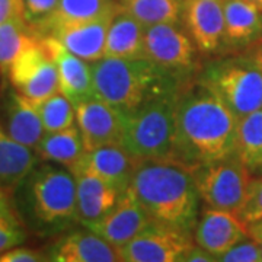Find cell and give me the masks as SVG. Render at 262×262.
Instances as JSON below:
<instances>
[{
  "instance_id": "obj_25",
  "label": "cell",
  "mask_w": 262,
  "mask_h": 262,
  "mask_svg": "<svg viewBox=\"0 0 262 262\" xmlns=\"http://www.w3.org/2000/svg\"><path fill=\"white\" fill-rule=\"evenodd\" d=\"M39 159L72 169L86 153L83 139L77 125L56 133H46L37 146Z\"/></svg>"
},
{
  "instance_id": "obj_18",
  "label": "cell",
  "mask_w": 262,
  "mask_h": 262,
  "mask_svg": "<svg viewBox=\"0 0 262 262\" xmlns=\"http://www.w3.org/2000/svg\"><path fill=\"white\" fill-rule=\"evenodd\" d=\"M76 178V196H77V222L89 226L110 213L122 196L111 184L106 181L77 172Z\"/></svg>"
},
{
  "instance_id": "obj_7",
  "label": "cell",
  "mask_w": 262,
  "mask_h": 262,
  "mask_svg": "<svg viewBox=\"0 0 262 262\" xmlns=\"http://www.w3.org/2000/svg\"><path fill=\"white\" fill-rule=\"evenodd\" d=\"M196 191L204 206L239 214L251 187V170L233 153L192 170Z\"/></svg>"
},
{
  "instance_id": "obj_28",
  "label": "cell",
  "mask_w": 262,
  "mask_h": 262,
  "mask_svg": "<svg viewBox=\"0 0 262 262\" xmlns=\"http://www.w3.org/2000/svg\"><path fill=\"white\" fill-rule=\"evenodd\" d=\"M118 6L144 27L179 22L182 13V0H120Z\"/></svg>"
},
{
  "instance_id": "obj_9",
  "label": "cell",
  "mask_w": 262,
  "mask_h": 262,
  "mask_svg": "<svg viewBox=\"0 0 262 262\" xmlns=\"http://www.w3.org/2000/svg\"><path fill=\"white\" fill-rule=\"evenodd\" d=\"M189 246H192L191 233L151 222L121 246L118 253L120 259L125 262H175Z\"/></svg>"
},
{
  "instance_id": "obj_8",
  "label": "cell",
  "mask_w": 262,
  "mask_h": 262,
  "mask_svg": "<svg viewBox=\"0 0 262 262\" xmlns=\"http://www.w3.org/2000/svg\"><path fill=\"white\" fill-rule=\"evenodd\" d=\"M8 76L15 91L37 106L60 92L57 67L42 47L41 38L16 57Z\"/></svg>"
},
{
  "instance_id": "obj_16",
  "label": "cell",
  "mask_w": 262,
  "mask_h": 262,
  "mask_svg": "<svg viewBox=\"0 0 262 262\" xmlns=\"http://www.w3.org/2000/svg\"><path fill=\"white\" fill-rule=\"evenodd\" d=\"M151 223L147 213L133 198L128 191H125L117 206L110 213L103 215L98 222L86 226L88 230L101 236L108 244L120 249L136 237L143 229Z\"/></svg>"
},
{
  "instance_id": "obj_1",
  "label": "cell",
  "mask_w": 262,
  "mask_h": 262,
  "mask_svg": "<svg viewBox=\"0 0 262 262\" xmlns=\"http://www.w3.org/2000/svg\"><path fill=\"white\" fill-rule=\"evenodd\" d=\"M173 158L194 170L234 153L237 118L206 84L181 91Z\"/></svg>"
},
{
  "instance_id": "obj_17",
  "label": "cell",
  "mask_w": 262,
  "mask_h": 262,
  "mask_svg": "<svg viewBox=\"0 0 262 262\" xmlns=\"http://www.w3.org/2000/svg\"><path fill=\"white\" fill-rule=\"evenodd\" d=\"M48 259L56 262H115L121 261L118 249L92 230H76L61 236L51 245Z\"/></svg>"
},
{
  "instance_id": "obj_24",
  "label": "cell",
  "mask_w": 262,
  "mask_h": 262,
  "mask_svg": "<svg viewBox=\"0 0 262 262\" xmlns=\"http://www.w3.org/2000/svg\"><path fill=\"white\" fill-rule=\"evenodd\" d=\"M34 149L10 137L0 125V187L8 192L16 188L37 166Z\"/></svg>"
},
{
  "instance_id": "obj_2",
  "label": "cell",
  "mask_w": 262,
  "mask_h": 262,
  "mask_svg": "<svg viewBox=\"0 0 262 262\" xmlns=\"http://www.w3.org/2000/svg\"><path fill=\"white\" fill-rule=\"evenodd\" d=\"M151 222L194 233L200 195L192 170L175 159L139 162L127 188Z\"/></svg>"
},
{
  "instance_id": "obj_27",
  "label": "cell",
  "mask_w": 262,
  "mask_h": 262,
  "mask_svg": "<svg viewBox=\"0 0 262 262\" xmlns=\"http://www.w3.org/2000/svg\"><path fill=\"white\" fill-rule=\"evenodd\" d=\"M234 153L248 169H262V110L237 120Z\"/></svg>"
},
{
  "instance_id": "obj_29",
  "label": "cell",
  "mask_w": 262,
  "mask_h": 262,
  "mask_svg": "<svg viewBox=\"0 0 262 262\" xmlns=\"http://www.w3.org/2000/svg\"><path fill=\"white\" fill-rule=\"evenodd\" d=\"M46 133H56L75 125L76 108L64 95L57 92L37 106Z\"/></svg>"
},
{
  "instance_id": "obj_3",
  "label": "cell",
  "mask_w": 262,
  "mask_h": 262,
  "mask_svg": "<svg viewBox=\"0 0 262 262\" xmlns=\"http://www.w3.org/2000/svg\"><path fill=\"white\" fill-rule=\"evenodd\" d=\"M16 191L20 213L34 230L61 232L77 222L76 178L70 169L37 165Z\"/></svg>"
},
{
  "instance_id": "obj_21",
  "label": "cell",
  "mask_w": 262,
  "mask_h": 262,
  "mask_svg": "<svg viewBox=\"0 0 262 262\" xmlns=\"http://www.w3.org/2000/svg\"><path fill=\"white\" fill-rule=\"evenodd\" d=\"M5 122L10 137L34 150L46 134L37 105L29 102L18 91L8 95L5 103Z\"/></svg>"
},
{
  "instance_id": "obj_38",
  "label": "cell",
  "mask_w": 262,
  "mask_h": 262,
  "mask_svg": "<svg viewBox=\"0 0 262 262\" xmlns=\"http://www.w3.org/2000/svg\"><path fill=\"white\" fill-rule=\"evenodd\" d=\"M248 226V233H249V237L255 239L256 242H262V219L258 220V222H253V223H249Z\"/></svg>"
},
{
  "instance_id": "obj_11",
  "label": "cell",
  "mask_w": 262,
  "mask_h": 262,
  "mask_svg": "<svg viewBox=\"0 0 262 262\" xmlns=\"http://www.w3.org/2000/svg\"><path fill=\"white\" fill-rule=\"evenodd\" d=\"M76 122L86 150L106 144H122L125 115L98 96L77 103Z\"/></svg>"
},
{
  "instance_id": "obj_6",
  "label": "cell",
  "mask_w": 262,
  "mask_h": 262,
  "mask_svg": "<svg viewBox=\"0 0 262 262\" xmlns=\"http://www.w3.org/2000/svg\"><path fill=\"white\" fill-rule=\"evenodd\" d=\"M201 83L213 91L239 120L262 110V72L251 56L211 63Z\"/></svg>"
},
{
  "instance_id": "obj_36",
  "label": "cell",
  "mask_w": 262,
  "mask_h": 262,
  "mask_svg": "<svg viewBox=\"0 0 262 262\" xmlns=\"http://www.w3.org/2000/svg\"><path fill=\"white\" fill-rule=\"evenodd\" d=\"M16 15H24V0H0V25Z\"/></svg>"
},
{
  "instance_id": "obj_4",
  "label": "cell",
  "mask_w": 262,
  "mask_h": 262,
  "mask_svg": "<svg viewBox=\"0 0 262 262\" xmlns=\"http://www.w3.org/2000/svg\"><path fill=\"white\" fill-rule=\"evenodd\" d=\"M95 96L111 103L124 115L134 113L155 95L173 91L172 72L147 58L102 57L91 64Z\"/></svg>"
},
{
  "instance_id": "obj_31",
  "label": "cell",
  "mask_w": 262,
  "mask_h": 262,
  "mask_svg": "<svg viewBox=\"0 0 262 262\" xmlns=\"http://www.w3.org/2000/svg\"><path fill=\"white\" fill-rule=\"evenodd\" d=\"M249 237V236H248ZM245 237L237 245H234L230 251L219 258V261L225 262H261L262 246L255 239Z\"/></svg>"
},
{
  "instance_id": "obj_20",
  "label": "cell",
  "mask_w": 262,
  "mask_h": 262,
  "mask_svg": "<svg viewBox=\"0 0 262 262\" xmlns=\"http://www.w3.org/2000/svg\"><path fill=\"white\" fill-rule=\"evenodd\" d=\"M261 38V10L248 0H225V47H248Z\"/></svg>"
},
{
  "instance_id": "obj_15",
  "label": "cell",
  "mask_w": 262,
  "mask_h": 262,
  "mask_svg": "<svg viewBox=\"0 0 262 262\" xmlns=\"http://www.w3.org/2000/svg\"><path fill=\"white\" fill-rule=\"evenodd\" d=\"M137 163L139 162L122 144H106L98 149L86 150L83 158L70 169V172H82L98 177L124 194L130 185Z\"/></svg>"
},
{
  "instance_id": "obj_22",
  "label": "cell",
  "mask_w": 262,
  "mask_h": 262,
  "mask_svg": "<svg viewBox=\"0 0 262 262\" xmlns=\"http://www.w3.org/2000/svg\"><path fill=\"white\" fill-rule=\"evenodd\" d=\"M144 32L146 27L118 6L106 34L105 57L144 58Z\"/></svg>"
},
{
  "instance_id": "obj_37",
  "label": "cell",
  "mask_w": 262,
  "mask_h": 262,
  "mask_svg": "<svg viewBox=\"0 0 262 262\" xmlns=\"http://www.w3.org/2000/svg\"><path fill=\"white\" fill-rule=\"evenodd\" d=\"M0 219L5 220H13V222H19L18 217L15 214V210L10 206L9 194L6 189L0 187Z\"/></svg>"
},
{
  "instance_id": "obj_40",
  "label": "cell",
  "mask_w": 262,
  "mask_h": 262,
  "mask_svg": "<svg viewBox=\"0 0 262 262\" xmlns=\"http://www.w3.org/2000/svg\"><path fill=\"white\" fill-rule=\"evenodd\" d=\"M248 2H251V3H253L258 9L261 10L262 12V0H248Z\"/></svg>"
},
{
  "instance_id": "obj_30",
  "label": "cell",
  "mask_w": 262,
  "mask_h": 262,
  "mask_svg": "<svg viewBox=\"0 0 262 262\" xmlns=\"http://www.w3.org/2000/svg\"><path fill=\"white\" fill-rule=\"evenodd\" d=\"M57 5L58 0H24V16L37 32L51 18Z\"/></svg>"
},
{
  "instance_id": "obj_26",
  "label": "cell",
  "mask_w": 262,
  "mask_h": 262,
  "mask_svg": "<svg viewBox=\"0 0 262 262\" xmlns=\"http://www.w3.org/2000/svg\"><path fill=\"white\" fill-rule=\"evenodd\" d=\"M39 38L24 15L12 16L3 22L0 25V72L8 75L16 57Z\"/></svg>"
},
{
  "instance_id": "obj_5",
  "label": "cell",
  "mask_w": 262,
  "mask_h": 262,
  "mask_svg": "<svg viewBox=\"0 0 262 262\" xmlns=\"http://www.w3.org/2000/svg\"><path fill=\"white\" fill-rule=\"evenodd\" d=\"M178 95V89L155 95L125 115L122 146L137 162L173 158Z\"/></svg>"
},
{
  "instance_id": "obj_33",
  "label": "cell",
  "mask_w": 262,
  "mask_h": 262,
  "mask_svg": "<svg viewBox=\"0 0 262 262\" xmlns=\"http://www.w3.org/2000/svg\"><path fill=\"white\" fill-rule=\"evenodd\" d=\"M27 234L19 222L0 219V253L6 252L25 241Z\"/></svg>"
},
{
  "instance_id": "obj_23",
  "label": "cell",
  "mask_w": 262,
  "mask_h": 262,
  "mask_svg": "<svg viewBox=\"0 0 262 262\" xmlns=\"http://www.w3.org/2000/svg\"><path fill=\"white\" fill-rule=\"evenodd\" d=\"M117 9L118 3L115 0H58L54 13L38 29L37 34L46 37L56 29L113 15Z\"/></svg>"
},
{
  "instance_id": "obj_35",
  "label": "cell",
  "mask_w": 262,
  "mask_h": 262,
  "mask_svg": "<svg viewBox=\"0 0 262 262\" xmlns=\"http://www.w3.org/2000/svg\"><path fill=\"white\" fill-rule=\"evenodd\" d=\"M217 261L213 253H210L206 251L204 248L198 246V245H192L189 246L187 251L184 252V255L181 256L179 262H214Z\"/></svg>"
},
{
  "instance_id": "obj_10",
  "label": "cell",
  "mask_w": 262,
  "mask_h": 262,
  "mask_svg": "<svg viewBox=\"0 0 262 262\" xmlns=\"http://www.w3.org/2000/svg\"><path fill=\"white\" fill-rule=\"evenodd\" d=\"M195 44L179 22L146 27L144 58L170 72L188 70L194 64Z\"/></svg>"
},
{
  "instance_id": "obj_34",
  "label": "cell",
  "mask_w": 262,
  "mask_h": 262,
  "mask_svg": "<svg viewBox=\"0 0 262 262\" xmlns=\"http://www.w3.org/2000/svg\"><path fill=\"white\" fill-rule=\"evenodd\" d=\"M50 261L47 253L29 249V248H12L0 253V262H42Z\"/></svg>"
},
{
  "instance_id": "obj_39",
  "label": "cell",
  "mask_w": 262,
  "mask_h": 262,
  "mask_svg": "<svg viewBox=\"0 0 262 262\" xmlns=\"http://www.w3.org/2000/svg\"><path fill=\"white\" fill-rule=\"evenodd\" d=\"M251 57H252L253 61L256 63V66L261 69V72H262V44L261 46H258V47L253 50V53L251 54Z\"/></svg>"
},
{
  "instance_id": "obj_13",
  "label": "cell",
  "mask_w": 262,
  "mask_h": 262,
  "mask_svg": "<svg viewBox=\"0 0 262 262\" xmlns=\"http://www.w3.org/2000/svg\"><path fill=\"white\" fill-rule=\"evenodd\" d=\"M41 44L54 61L58 72L60 94L73 103L83 102L95 96L92 69L83 58L75 56L53 35L41 37Z\"/></svg>"
},
{
  "instance_id": "obj_14",
  "label": "cell",
  "mask_w": 262,
  "mask_h": 262,
  "mask_svg": "<svg viewBox=\"0 0 262 262\" xmlns=\"http://www.w3.org/2000/svg\"><path fill=\"white\" fill-rule=\"evenodd\" d=\"M248 236V226L239 215L208 207L201 211L194 229L195 245L213 253L217 261Z\"/></svg>"
},
{
  "instance_id": "obj_41",
  "label": "cell",
  "mask_w": 262,
  "mask_h": 262,
  "mask_svg": "<svg viewBox=\"0 0 262 262\" xmlns=\"http://www.w3.org/2000/svg\"><path fill=\"white\" fill-rule=\"evenodd\" d=\"M261 246H262V242H261Z\"/></svg>"
},
{
  "instance_id": "obj_12",
  "label": "cell",
  "mask_w": 262,
  "mask_h": 262,
  "mask_svg": "<svg viewBox=\"0 0 262 262\" xmlns=\"http://www.w3.org/2000/svg\"><path fill=\"white\" fill-rule=\"evenodd\" d=\"M181 18L201 53L225 47V0H182Z\"/></svg>"
},
{
  "instance_id": "obj_32",
  "label": "cell",
  "mask_w": 262,
  "mask_h": 262,
  "mask_svg": "<svg viewBox=\"0 0 262 262\" xmlns=\"http://www.w3.org/2000/svg\"><path fill=\"white\" fill-rule=\"evenodd\" d=\"M237 215L246 225L262 219V177L252 178L246 203Z\"/></svg>"
},
{
  "instance_id": "obj_19",
  "label": "cell",
  "mask_w": 262,
  "mask_h": 262,
  "mask_svg": "<svg viewBox=\"0 0 262 262\" xmlns=\"http://www.w3.org/2000/svg\"><path fill=\"white\" fill-rule=\"evenodd\" d=\"M113 16L114 13L91 22L56 29L50 35L56 37L75 56L88 63H95L105 57L106 34Z\"/></svg>"
}]
</instances>
